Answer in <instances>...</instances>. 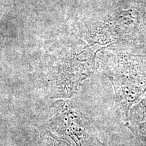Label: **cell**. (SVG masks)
Segmentation results:
<instances>
[{
  "mask_svg": "<svg viewBox=\"0 0 146 146\" xmlns=\"http://www.w3.org/2000/svg\"><path fill=\"white\" fill-rule=\"evenodd\" d=\"M49 122L58 137L74 146H85L88 137L87 126L82 115L71 102L63 100L55 102L51 108Z\"/></svg>",
  "mask_w": 146,
  "mask_h": 146,
  "instance_id": "obj_1",
  "label": "cell"
},
{
  "mask_svg": "<svg viewBox=\"0 0 146 146\" xmlns=\"http://www.w3.org/2000/svg\"><path fill=\"white\" fill-rule=\"evenodd\" d=\"M45 146H71L68 143L51 131L47 130L44 133Z\"/></svg>",
  "mask_w": 146,
  "mask_h": 146,
  "instance_id": "obj_2",
  "label": "cell"
}]
</instances>
